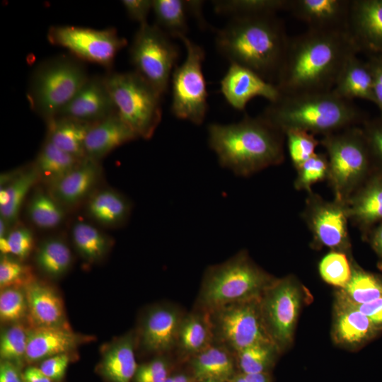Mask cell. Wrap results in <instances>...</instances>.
<instances>
[{
  "mask_svg": "<svg viewBox=\"0 0 382 382\" xmlns=\"http://www.w3.org/2000/svg\"><path fill=\"white\" fill-rule=\"evenodd\" d=\"M334 310L332 333L340 345L351 348L361 347L381 332L354 305L338 296Z\"/></svg>",
  "mask_w": 382,
  "mask_h": 382,
  "instance_id": "obj_20",
  "label": "cell"
},
{
  "mask_svg": "<svg viewBox=\"0 0 382 382\" xmlns=\"http://www.w3.org/2000/svg\"><path fill=\"white\" fill-rule=\"evenodd\" d=\"M138 139L134 132L115 112L94 122L85 141L86 157L100 161L116 148Z\"/></svg>",
  "mask_w": 382,
  "mask_h": 382,
  "instance_id": "obj_24",
  "label": "cell"
},
{
  "mask_svg": "<svg viewBox=\"0 0 382 382\" xmlns=\"http://www.w3.org/2000/svg\"><path fill=\"white\" fill-rule=\"evenodd\" d=\"M347 31L360 52L382 54V0H352Z\"/></svg>",
  "mask_w": 382,
  "mask_h": 382,
  "instance_id": "obj_19",
  "label": "cell"
},
{
  "mask_svg": "<svg viewBox=\"0 0 382 382\" xmlns=\"http://www.w3.org/2000/svg\"><path fill=\"white\" fill-rule=\"evenodd\" d=\"M349 220L363 237L382 223V172L374 170L347 203Z\"/></svg>",
  "mask_w": 382,
  "mask_h": 382,
  "instance_id": "obj_22",
  "label": "cell"
},
{
  "mask_svg": "<svg viewBox=\"0 0 382 382\" xmlns=\"http://www.w3.org/2000/svg\"><path fill=\"white\" fill-rule=\"evenodd\" d=\"M260 117L285 133L291 129L326 136L363 125L368 116L352 101L332 91L282 94L265 109Z\"/></svg>",
  "mask_w": 382,
  "mask_h": 382,
  "instance_id": "obj_4",
  "label": "cell"
},
{
  "mask_svg": "<svg viewBox=\"0 0 382 382\" xmlns=\"http://www.w3.org/2000/svg\"><path fill=\"white\" fill-rule=\"evenodd\" d=\"M221 91L228 104L238 110H244L255 97H262L273 103L282 93L277 86L253 70L231 63L221 81Z\"/></svg>",
  "mask_w": 382,
  "mask_h": 382,
  "instance_id": "obj_15",
  "label": "cell"
},
{
  "mask_svg": "<svg viewBox=\"0 0 382 382\" xmlns=\"http://www.w3.org/2000/svg\"><path fill=\"white\" fill-rule=\"evenodd\" d=\"M320 144L328 159L327 180L334 199L347 204L375 170L361 127H351L323 136Z\"/></svg>",
  "mask_w": 382,
  "mask_h": 382,
  "instance_id": "obj_5",
  "label": "cell"
},
{
  "mask_svg": "<svg viewBox=\"0 0 382 382\" xmlns=\"http://www.w3.org/2000/svg\"><path fill=\"white\" fill-rule=\"evenodd\" d=\"M228 382H248L244 374L233 376Z\"/></svg>",
  "mask_w": 382,
  "mask_h": 382,
  "instance_id": "obj_59",
  "label": "cell"
},
{
  "mask_svg": "<svg viewBox=\"0 0 382 382\" xmlns=\"http://www.w3.org/2000/svg\"><path fill=\"white\" fill-rule=\"evenodd\" d=\"M134 337L126 335L110 344L105 350L100 371L110 382H130L137 370Z\"/></svg>",
  "mask_w": 382,
  "mask_h": 382,
  "instance_id": "obj_29",
  "label": "cell"
},
{
  "mask_svg": "<svg viewBox=\"0 0 382 382\" xmlns=\"http://www.w3.org/2000/svg\"><path fill=\"white\" fill-rule=\"evenodd\" d=\"M34 245L32 231L25 226H18L11 228L6 237L0 238V249L3 255L11 254L23 260L30 254Z\"/></svg>",
  "mask_w": 382,
  "mask_h": 382,
  "instance_id": "obj_46",
  "label": "cell"
},
{
  "mask_svg": "<svg viewBox=\"0 0 382 382\" xmlns=\"http://www.w3.org/2000/svg\"><path fill=\"white\" fill-rule=\"evenodd\" d=\"M116 112L105 76H89L73 99L57 116L94 123Z\"/></svg>",
  "mask_w": 382,
  "mask_h": 382,
  "instance_id": "obj_18",
  "label": "cell"
},
{
  "mask_svg": "<svg viewBox=\"0 0 382 382\" xmlns=\"http://www.w3.org/2000/svg\"><path fill=\"white\" fill-rule=\"evenodd\" d=\"M287 141L289 154L296 169L314 154L320 140L316 135L306 131L291 129L284 133Z\"/></svg>",
  "mask_w": 382,
  "mask_h": 382,
  "instance_id": "obj_45",
  "label": "cell"
},
{
  "mask_svg": "<svg viewBox=\"0 0 382 382\" xmlns=\"http://www.w3.org/2000/svg\"><path fill=\"white\" fill-rule=\"evenodd\" d=\"M244 374L248 382H270L267 373Z\"/></svg>",
  "mask_w": 382,
  "mask_h": 382,
  "instance_id": "obj_58",
  "label": "cell"
},
{
  "mask_svg": "<svg viewBox=\"0 0 382 382\" xmlns=\"http://www.w3.org/2000/svg\"><path fill=\"white\" fill-rule=\"evenodd\" d=\"M260 298L213 310L216 311L215 325L219 335L237 352L257 344H274L265 325Z\"/></svg>",
  "mask_w": 382,
  "mask_h": 382,
  "instance_id": "obj_13",
  "label": "cell"
},
{
  "mask_svg": "<svg viewBox=\"0 0 382 382\" xmlns=\"http://www.w3.org/2000/svg\"><path fill=\"white\" fill-rule=\"evenodd\" d=\"M215 11L233 17L276 15L288 11L290 0H220L212 2Z\"/></svg>",
  "mask_w": 382,
  "mask_h": 382,
  "instance_id": "obj_38",
  "label": "cell"
},
{
  "mask_svg": "<svg viewBox=\"0 0 382 382\" xmlns=\"http://www.w3.org/2000/svg\"><path fill=\"white\" fill-rule=\"evenodd\" d=\"M128 16L140 23H146L147 17L152 9L153 1L151 0H123L121 1Z\"/></svg>",
  "mask_w": 382,
  "mask_h": 382,
  "instance_id": "obj_52",
  "label": "cell"
},
{
  "mask_svg": "<svg viewBox=\"0 0 382 382\" xmlns=\"http://www.w3.org/2000/svg\"><path fill=\"white\" fill-rule=\"evenodd\" d=\"M25 382H52L40 368L30 366L23 373Z\"/></svg>",
  "mask_w": 382,
  "mask_h": 382,
  "instance_id": "obj_56",
  "label": "cell"
},
{
  "mask_svg": "<svg viewBox=\"0 0 382 382\" xmlns=\"http://www.w3.org/2000/svg\"><path fill=\"white\" fill-rule=\"evenodd\" d=\"M302 217L313 236V243L349 253L351 248L346 204L327 201L313 191L308 193Z\"/></svg>",
  "mask_w": 382,
  "mask_h": 382,
  "instance_id": "obj_14",
  "label": "cell"
},
{
  "mask_svg": "<svg viewBox=\"0 0 382 382\" xmlns=\"http://www.w3.org/2000/svg\"><path fill=\"white\" fill-rule=\"evenodd\" d=\"M174 382H190L189 378L183 374L173 376Z\"/></svg>",
  "mask_w": 382,
  "mask_h": 382,
  "instance_id": "obj_60",
  "label": "cell"
},
{
  "mask_svg": "<svg viewBox=\"0 0 382 382\" xmlns=\"http://www.w3.org/2000/svg\"><path fill=\"white\" fill-rule=\"evenodd\" d=\"M364 238L377 255L382 266V223L372 228Z\"/></svg>",
  "mask_w": 382,
  "mask_h": 382,
  "instance_id": "obj_54",
  "label": "cell"
},
{
  "mask_svg": "<svg viewBox=\"0 0 382 382\" xmlns=\"http://www.w3.org/2000/svg\"><path fill=\"white\" fill-rule=\"evenodd\" d=\"M289 37L276 15L233 17L217 32L216 45L231 63L274 83Z\"/></svg>",
  "mask_w": 382,
  "mask_h": 382,
  "instance_id": "obj_3",
  "label": "cell"
},
{
  "mask_svg": "<svg viewBox=\"0 0 382 382\" xmlns=\"http://www.w3.org/2000/svg\"><path fill=\"white\" fill-rule=\"evenodd\" d=\"M82 159L64 151L45 139L33 166L39 182L49 187L74 169Z\"/></svg>",
  "mask_w": 382,
  "mask_h": 382,
  "instance_id": "obj_31",
  "label": "cell"
},
{
  "mask_svg": "<svg viewBox=\"0 0 382 382\" xmlns=\"http://www.w3.org/2000/svg\"><path fill=\"white\" fill-rule=\"evenodd\" d=\"M0 382H22L16 365L8 361H1Z\"/></svg>",
  "mask_w": 382,
  "mask_h": 382,
  "instance_id": "obj_55",
  "label": "cell"
},
{
  "mask_svg": "<svg viewBox=\"0 0 382 382\" xmlns=\"http://www.w3.org/2000/svg\"><path fill=\"white\" fill-rule=\"evenodd\" d=\"M73 245L87 262H96L108 253L111 240L96 226L83 221L75 222L71 229Z\"/></svg>",
  "mask_w": 382,
  "mask_h": 382,
  "instance_id": "obj_33",
  "label": "cell"
},
{
  "mask_svg": "<svg viewBox=\"0 0 382 382\" xmlns=\"http://www.w3.org/2000/svg\"><path fill=\"white\" fill-rule=\"evenodd\" d=\"M66 210L47 189H36L27 204V214L33 225L41 229H52L60 226Z\"/></svg>",
  "mask_w": 382,
  "mask_h": 382,
  "instance_id": "obj_35",
  "label": "cell"
},
{
  "mask_svg": "<svg viewBox=\"0 0 382 382\" xmlns=\"http://www.w3.org/2000/svg\"><path fill=\"white\" fill-rule=\"evenodd\" d=\"M192 369L199 381H228L234 373L233 361L228 352L221 347L210 345L195 354L192 360Z\"/></svg>",
  "mask_w": 382,
  "mask_h": 382,
  "instance_id": "obj_32",
  "label": "cell"
},
{
  "mask_svg": "<svg viewBox=\"0 0 382 382\" xmlns=\"http://www.w3.org/2000/svg\"><path fill=\"white\" fill-rule=\"evenodd\" d=\"M72 260L69 245L58 237H50L42 241L35 255L39 269L52 277L64 274L71 267Z\"/></svg>",
  "mask_w": 382,
  "mask_h": 382,
  "instance_id": "obj_36",
  "label": "cell"
},
{
  "mask_svg": "<svg viewBox=\"0 0 382 382\" xmlns=\"http://www.w3.org/2000/svg\"><path fill=\"white\" fill-rule=\"evenodd\" d=\"M181 320L178 313L171 308L157 307L150 310L142 325L143 347L151 352L169 350L178 341Z\"/></svg>",
  "mask_w": 382,
  "mask_h": 382,
  "instance_id": "obj_25",
  "label": "cell"
},
{
  "mask_svg": "<svg viewBox=\"0 0 382 382\" xmlns=\"http://www.w3.org/2000/svg\"><path fill=\"white\" fill-rule=\"evenodd\" d=\"M367 62L373 76L375 105L382 116V54H369Z\"/></svg>",
  "mask_w": 382,
  "mask_h": 382,
  "instance_id": "obj_51",
  "label": "cell"
},
{
  "mask_svg": "<svg viewBox=\"0 0 382 382\" xmlns=\"http://www.w3.org/2000/svg\"><path fill=\"white\" fill-rule=\"evenodd\" d=\"M332 91L347 100L360 98L375 104L373 76L367 60H361L357 54L349 57Z\"/></svg>",
  "mask_w": 382,
  "mask_h": 382,
  "instance_id": "obj_27",
  "label": "cell"
},
{
  "mask_svg": "<svg viewBox=\"0 0 382 382\" xmlns=\"http://www.w3.org/2000/svg\"><path fill=\"white\" fill-rule=\"evenodd\" d=\"M46 123L45 139L78 158H86L85 141L93 123L65 116H57Z\"/></svg>",
  "mask_w": 382,
  "mask_h": 382,
  "instance_id": "obj_28",
  "label": "cell"
},
{
  "mask_svg": "<svg viewBox=\"0 0 382 382\" xmlns=\"http://www.w3.org/2000/svg\"><path fill=\"white\" fill-rule=\"evenodd\" d=\"M28 313L25 294L22 286H8L0 294V318L16 323Z\"/></svg>",
  "mask_w": 382,
  "mask_h": 382,
  "instance_id": "obj_44",
  "label": "cell"
},
{
  "mask_svg": "<svg viewBox=\"0 0 382 382\" xmlns=\"http://www.w3.org/2000/svg\"><path fill=\"white\" fill-rule=\"evenodd\" d=\"M178 48L156 25H140L129 47L130 61L135 70L161 96L169 87Z\"/></svg>",
  "mask_w": 382,
  "mask_h": 382,
  "instance_id": "obj_9",
  "label": "cell"
},
{
  "mask_svg": "<svg viewBox=\"0 0 382 382\" xmlns=\"http://www.w3.org/2000/svg\"><path fill=\"white\" fill-rule=\"evenodd\" d=\"M354 306L370 319L378 330L382 331V297L369 303Z\"/></svg>",
  "mask_w": 382,
  "mask_h": 382,
  "instance_id": "obj_53",
  "label": "cell"
},
{
  "mask_svg": "<svg viewBox=\"0 0 382 382\" xmlns=\"http://www.w3.org/2000/svg\"><path fill=\"white\" fill-rule=\"evenodd\" d=\"M69 326H33L28 330L25 359L32 363L74 351L83 340Z\"/></svg>",
  "mask_w": 382,
  "mask_h": 382,
  "instance_id": "obj_21",
  "label": "cell"
},
{
  "mask_svg": "<svg viewBox=\"0 0 382 382\" xmlns=\"http://www.w3.org/2000/svg\"><path fill=\"white\" fill-rule=\"evenodd\" d=\"M299 282L292 276L274 279L260 298L267 332L278 350L292 342L302 302Z\"/></svg>",
  "mask_w": 382,
  "mask_h": 382,
  "instance_id": "obj_11",
  "label": "cell"
},
{
  "mask_svg": "<svg viewBox=\"0 0 382 382\" xmlns=\"http://www.w3.org/2000/svg\"><path fill=\"white\" fill-rule=\"evenodd\" d=\"M275 350L272 343L257 344L238 352V361L243 374L267 373L273 361Z\"/></svg>",
  "mask_w": 382,
  "mask_h": 382,
  "instance_id": "obj_42",
  "label": "cell"
},
{
  "mask_svg": "<svg viewBox=\"0 0 382 382\" xmlns=\"http://www.w3.org/2000/svg\"><path fill=\"white\" fill-rule=\"evenodd\" d=\"M318 270L325 282L342 289L351 278L352 263L347 253L331 250L321 259Z\"/></svg>",
  "mask_w": 382,
  "mask_h": 382,
  "instance_id": "obj_40",
  "label": "cell"
},
{
  "mask_svg": "<svg viewBox=\"0 0 382 382\" xmlns=\"http://www.w3.org/2000/svg\"><path fill=\"white\" fill-rule=\"evenodd\" d=\"M152 10L156 25L168 35L180 39L187 31V9L185 1L154 0Z\"/></svg>",
  "mask_w": 382,
  "mask_h": 382,
  "instance_id": "obj_37",
  "label": "cell"
},
{
  "mask_svg": "<svg viewBox=\"0 0 382 382\" xmlns=\"http://www.w3.org/2000/svg\"><path fill=\"white\" fill-rule=\"evenodd\" d=\"M199 382H216V381H211V380H205V381H201Z\"/></svg>",
  "mask_w": 382,
  "mask_h": 382,
  "instance_id": "obj_62",
  "label": "cell"
},
{
  "mask_svg": "<svg viewBox=\"0 0 382 382\" xmlns=\"http://www.w3.org/2000/svg\"><path fill=\"white\" fill-rule=\"evenodd\" d=\"M105 76L120 117L138 138L151 139L161 120L162 96L134 71Z\"/></svg>",
  "mask_w": 382,
  "mask_h": 382,
  "instance_id": "obj_8",
  "label": "cell"
},
{
  "mask_svg": "<svg viewBox=\"0 0 382 382\" xmlns=\"http://www.w3.org/2000/svg\"><path fill=\"white\" fill-rule=\"evenodd\" d=\"M101 176L102 167L99 161L86 157L65 176L47 189L68 211L86 202L98 189Z\"/></svg>",
  "mask_w": 382,
  "mask_h": 382,
  "instance_id": "obj_16",
  "label": "cell"
},
{
  "mask_svg": "<svg viewBox=\"0 0 382 382\" xmlns=\"http://www.w3.org/2000/svg\"><path fill=\"white\" fill-rule=\"evenodd\" d=\"M188 14L195 17L200 25H205V20L203 17L202 8L204 1H185Z\"/></svg>",
  "mask_w": 382,
  "mask_h": 382,
  "instance_id": "obj_57",
  "label": "cell"
},
{
  "mask_svg": "<svg viewBox=\"0 0 382 382\" xmlns=\"http://www.w3.org/2000/svg\"><path fill=\"white\" fill-rule=\"evenodd\" d=\"M285 135L260 116L245 115L238 122L208 127V143L219 164L248 177L284 160Z\"/></svg>",
  "mask_w": 382,
  "mask_h": 382,
  "instance_id": "obj_2",
  "label": "cell"
},
{
  "mask_svg": "<svg viewBox=\"0 0 382 382\" xmlns=\"http://www.w3.org/2000/svg\"><path fill=\"white\" fill-rule=\"evenodd\" d=\"M23 289L28 315L34 326H69L63 301L52 287L33 279L23 286Z\"/></svg>",
  "mask_w": 382,
  "mask_h": 382,
  "instance_id": "obj_23",
  "label": "cell"
},
{
  "mask_svg": "<svg viewBox=\"0 0 382 382\" xmlns=\"http://www.w3.org/2000/svg\"><path fill=\"white\" fill-rule=\"evenodd\" d=\"M31 277L30 270L20 260H16L8 255H3L0 260V286L1 288L8 286L23 287Z\"/></svg>",
  "mask_w": 382,
  "mask_h": 382,
  "instance_id": "obj_47",
  "label": "cell"
},
{
  "mask_svg": "<svg viewBox=\"0 0 382 382\" xmlns=\"http://www.w3.org/2000/svg\"><path fill=\"white\" fill-rule=\"evenodd\" d=\"M128 199L112 188L97 189L86 200L87 216L97 224L116 228L125 224L131 213Z\"/></svg>",
  "mask_w": 382,
  "mask_h": 382,
  "instance_id": "obj_26",
  "label": "cell"
},
{
  "mask_svg": "<svg viewBox=\"0 0 382 382\" xmlns=\"http://www.w3.org/2000/svg\"><path fill=\"white\" fill-rule=\"evenodd\" d=\"M375 170L382 172V116L368 119L361 125Z\"/></svg>",
  "mask_w": 382,
  "mask_h": 382,
  "instance_id": "obj_48",
  "label": "cell"
},
{
  "mask_svg": "<svg viewBox=\"0 0 382 382\" xmlns=\"http://www.w3.org/2000/svg\"><path fill=\"white\" fill-rule=\"evenodd\" d=\"M53 45L64 47L79 59L110 68L127 40L114 28L97 30L89 28L57 25L47 32Z\"/></svg>",
  "mask_w": 382,
  "mask_h": 382,
  "instance_id": "obj_12",
  "label": "cell"
},
{
  "mask_svg": "<svg viewBox=\"0 0 382 382\" xmlns=\"http://www.w3.org/2000/svg\"><path fill=\"white\" fill-rule=\"evenodd\" d=\"M69 361V354H61L43 360L39 368L52 381H59L64 377Z\"/></svg>",
  "mask_w": 382,
  "mask_h": 382,
  "instance_id": "obj_50",
  "label": "cell"
},
{
  "mask_svg": "<svg viewBox=\"0 0 382 382\" xmlns=\"http://www.w3.org/2000/svg\"><path fill=\"white\" fill-rule=\"evenodd\" d=\"M210 336L207 321L199 316L192 315L181 320L177 342L185 353L195 355L209 346Z\"/></svg>",
  "mask_w": 382,
  "mask_h": 382,
  "instance_id": "obj_39",
  "label": "cell"
},
{
  "mask_svg": "<svg viewBox=\"0 0 382 382\" xmlns=\"http://www.w3.org/2000/svg\"><path fill=\"white\" fill-rule=\"evenodd\" d=\"M28 330L18 323L4 330L0 338V357L2 361L18 364L25 359Z\"/></svg>",
  "mask_w": 382,
  "mask_h": 382,
  "instance_id": "obj_41",
  "label": "cell"
},
{
  "mask_svg": "<svg viewBox=\"0 0 382 382\" xmlns=\"http://www.w3.org/2000/svg\"><path fill=\"white\" fill-rule=\"evenodd\" d=\"M338 296L354 305H359L382 297V275L366 271L352 262V275Z\"/></svg>",
  "mask_w": 382,
  "mask_h": 382,
  "instance_id": "obj_34",
  "label": "cell"
},
{
  "mask_svg": "<svg viewBox=\"0 0 382 382\" xmlns=\"http://www.w3.org/2000/svg\"><path fill=\"white\" fill-rule=\"evenodd\" d=\"M328 168V159L325 153L314 154L296 169L297 175L294 183L295 189L311 192L314 184L327 180Z\"/></svg>",
  "mask_w": 382,
  "mask_h": 382,
  "instance_id": "obj_43",
  "label": "cell"
},
{
  "mask_svg": "<svg viewBox=\"0 0 382 382\" xmlns=\"http://www.w3.org/2000/svg\"><path fill=\"white\" fill-rule=\"evenodd\" d=\"M274 279L255 264L246 252L242 251L207 270L201 301L204 306L214 310L260 298Z\"/></svg>",
  "mask_w": 382,
  "mask_h": 382,
  "instance_id": "obj_7",
  "label": "cell"
},
{
  "mask_svg": "<svg viewBox=\"0 0 382 382\" xmlns=\"http://www.w3.org/2000/svg\"><path fill=\"white\" fill-rule=\"evenodd\" d=\"M360 50L347 30H315L289 37L275 85L282 94L332 91L347 61Z\"/></svg>",
  "mask_w": 382,
  "mask_h": 382,
  "instance_id": "obj_1",
  "label": "cell"
},
{
  "mask_svg": "<svg viewBox=\"0 0 382 382\" xmlns=\"http://www.w3.org/2000/svg\"><path fill=\"white\" fill-rule=\"evenodd\" d=\"M180 39L187 50L184 62L176 66L171 76V111L178 119L201 125L206 116L207 91L202 71L204 49L186 35Z\"/></svg>",
  "mask_w": 382,
  "mask_h": 382,
  "instance_id": "obj_10",
  "label": "cell"
},
{
  "mask_svg": "<svg viewBox=\"0 0 382 382\" xmlns=\"http://www.w3.org/2000/svg\"><path fill=\"white\" fill-rule=\"evenodd\" d=\"M352 0H290L288 11L309 30H347Z\"/></svg>",
  "mask_w": 382,
  "mask_h": 382,
  "instance_id": "obj_17",
  "label": "cell"
},
{
  "mask_svg": "<svg viewBox=\"0 0 382 382\" xmlns=\"http://www.w3.org/2000/svg\"><path fill=\"white\" fill-rule=\"evenodd\" d=\"M88 77L83 64L71 56L43 61L30 79L27 98L31 109L48 122L73 99Z\"/></svg>",
  "mask_w": 382,
  "mask_h": 382,
  "instance_id": "obj_6",
  "label": "cell"
},
{
  "mask_svg": "<svg viewBox=\"0 0 382 382\" xmlns=\"http://www.w3.org/2000/svg\"><path fill=\"white\" fill-rule=\"evenodd\" d=\"M168 377L167 365L162 359L141 365L134 375L136 382H164Z\"/></svg>",
  "mask_w": 382,
  "mask_h": 382,
  "instance_id": "obj_49",
  "label": "cell"
},
{
  "mask_svg": "<svg viewBox=\"0 0 382 382\" xmlns=\"http://www.w3.org/2000/svg\"><path fill=\"white\" fill-rule=\"evenodd\" d=\"M39 182L33 164L3 182L0 190V214L11 225L16 223L25 197Z\"/></svg>",
  "mask_w": 382,
  "mask_h": 382,
  "instance_id": "obj_30",
  "label": "cell"
},
{
  "mask_svg": "<svg viewBox=\"0 0 382 382\" xmlns=\"http://www.w3.org/2000/svg\"><path fill=\"white\" fill-rule=\"evenodd\" d=\"M164 382H174L173 376H168Z\"/></svg>",
  "mask_w": 382,
  "mask_h": 382,
  "instance_id": "obj_61",
  "label": "cell"
}]
</instances>
